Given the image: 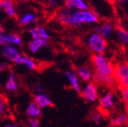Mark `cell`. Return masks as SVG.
I'll list each match as a JSON object with an SVG mask.
<instances>
[{
    "label": "cell",
    "instance_id": "cell-1",
    "mask_svg": "<svg viewBox=\"0 0 128 127\" xmlns=\"http://www.w3.org/2000/svg\"><path fill=\"white\" fill-rule=\"evenodd\" d=\"M57 19L63 25L75 28L82 24H92L99 22L98 14L90 9L86 11H73L63 8L58 12Z\"/></svg>",
    "mask_w": 128,
    "mask_h": 127
},
{
    "label": "cell",
    "instance_id": "cell-2",
    "mask_svg": "<svg viewBox=\"0 0 128 127\" xmlns=\"http://www.w3.org/2000/svg\"><path fill=\"white\" fill-rule=\"evenodd\" d=\"M92 63L94 68V74L114 78V66L103 54H92Z\"/></svg>",
    "mask_w": 128,
    "mask_h": 127
},
{
    "label": "cell",
    "instance_id": "cell-3",
    "mask_svg": "<svg viewBox=\"0 0 128 127\" xmlns=\"http://www.w3.org/2000/svg\"><path fill=\"white\" fill-rule=\"evenodd\" d=\"M87 46L94 54H103L106 51V39L102 38L96 33H92L87 38Z\"/></svg>",
    "mask_w": 128,
    "mask_h": 127
},
{
    "label": "cell",
    "instance_id": "cell-4",
    "mask_svg": "<svg viewBox=\"0 0 128 127\" xmlns=\"http://www.w3.org/2000/svg\"><path fill=\"white\" fill-rule=\"evenodd\" d=\"M114 78L120 87L128 89V62H118L114 66Z\"/></svg>",
    "mask_w": 128,
    "mask_h": 127
},
{
    "label": "cell",
    "instance_id": "cell-5",
    "mask_svg": "<svg viewBox=\"0 0 128 127\" xmlns=\"http://www.w3.org/2000/svg\"><path fill=\"white\" fill-rule=\"evenodd\" d=\"M81 96L89 102H95L98 100L99 92L97 84L94 82H89L84 86L83 89H81Z\"/></svg>",
    "mask_w": 128,
    "mask_h": 127
},
{
    "label": "cell",
    "instance_id": "cell-6",
    "mask_svg": "<svg viewBox=\"0 0 128 127\" xmlns=\"http://www.w3.org/2000/svg\"><path fill=\"white\" fill-rule=\"evenodd\" d=\"M0 54L7 62H14L16 59L20 55V52L17 46L4 44L0 47Z\"/></svg>",
    "mask_w": 128,
    "mask_h": 127
},
{
    "label": "cell",
    "instance_id": "cell-7",
    "mask_svg": "<svg viewBox=\"0 0 128 127\" xmlns=\"http://www.w3.org/2000/svg\"><path fill=\"white\" fill-rule=\"evenodd\" d=\"M22 44V39L20 35L14 32L3 33L0 35V47L4 44H11V46H19Z\"/></svg>",
    "mask_w": 128,
    "mask_h": 127
},
{
    "label": "cell",
    "instance_id": "cell-8",
    "mask_svg": "<svg viewBox=\"0 0 128 127\" xmlns=\"http://www.w3.org/2000/svg\"><path fill=\"white\" fill-rule=\"evenodd\" d=\"M99 106L104 111H110L115 108V100L114 96L110 91L106 92L105 94H102L98 98Z\"/></svg>",
    "mask_w": 128,
    "mask_h": 127
},
{
    "label": "cell",
    "instance_id": "cell-9",
    "mask_svg": "<svg viewBox=\"0 0 128 127\" xmlns=\"http://www.w3.org/2000/svg\"><path fill=\"white\" fill-rule=\"evenodd\" d=\"M113 30H114V26L110 22H103L102 24L96 25L94 28V33L102 36L104 39H106L111 36Z\"/></svg>",
    "mask_w": 128,
    "mask_h": 127
},
{
    "label": "cell",
    "instance_id": "cell-10",
    "mask_svg": "<svg viewBox=\"0 0 128 127\" xmlns=\"http://www.w3.org/2000/svg\"><path fill=\"white\" fill-rule=\"evenodd\" d=\"M65 8L73 11L89 10V4L84 0H66L64 1Z\"/></svg>",
    "mask_w": 128,
    "mask_h": 127
},
{
    "label": "cell",
    "instance_id": "cell-11",
    "mask_svg": "<svg viewBox=\"0 0 128 127\" xmlns=\"http://www.w3.org/2000/svg\"><path fill=\"white\" fill-rule=\"evenodd\" d=\"M30 35L32 39H44L48 40L50 38V35L44 27L38 25V26L32 27L30 30Z\"/></svg>",
    "mask_w": 128,
    "mask_h": 127
},
{
    "label": "cell",
    "instance_id": "cell-12",
    "mask_svg": "<svg viewBox=\"0 0 128 127\" xmlns=\"http://www.w3.org/2000/svg\"><path fill=\"white\" fill-rule=\"evenodd\" d=\"M33 102H34L40 109L52 107V105H54L52 100L44 94H35L34 99H33Z\"/></svg>",
    "mask_w": 128,
    "mask_h": 127
},
{
    "label": "cell",
    "instance_id": "cell-13",
    "mask_svg": "<svg viewBox=\"0 0 128 127\" xmlns=\"http://www.w3.org/2000/svg\"><path fill=\"white\" fill-rule=\"evenodd\" d=\"M75 73L76 74L78 78L82 79L83 81L86 82V83L92 82L94 73H92L91 68H89L88 66H80V67H78Z\"/></svg>",
    "mask_w": 128,
    "mask_h": 127
},
{
    "label": "cell",
    "instance_id": "cell-14",
    "mask_svg": "<svg viewBox=\"0 0 128 127\" xmlns=\"http://www.w3.org/2000/svg\"><path fill=\"white\" fill-rule=\"evenodd\" d=\"M18 22L20 26L26 27L30 25H33L38 22V19L35 14L31 12H28L23 14L20 18L18 19Z\"/></svg>",
    "mask_w": 128,
    "mask_h": 127
},
{
    "label": "cell",
    "instance_id": "cell-15",
    "mask_svg": "<svg viewBox=\"0 0 128 127\" xmlns=\"http://www.w3.org/2000/svg\"><path fill=\"white\" fill-rule=\"evenodd\" d=\"M48 46V41L44 39H31L28 43V49L31 54H36Z\"/></svg>",
    "mask_w": 128,
    "mask_h": 127
},
{
    "label": "cell",
    "instance_id": "cell-16",
    "mask_svg": "<svg viewBox=\"0 0 128 127\" xmlns=\"http://www.w3.org/2000/svg\"><path fill=\"white\" fill-rule=\"evenodd\" d=\"M0 10L9 17H15L16 9L12 1L10 0H0Z\"/></svg>",
    "mask_w": 128,
    "mask_h": 127
},
{
    "label": "cell",
    "instance_id": "cell-17",
    "mask_svg": "<svg viewBox=\"0 0 128 127\" xmlns=\"http://www.w3.org/2000/svg\"><path fill=\"white\" fill-rule=\"evenodd\" d=\"M65 76H66L68 81L70 82L72 89L76 92H80L82 88H81V84L79 83V79H78L76 74L74 71H71V70H67L65 72Z\"/></svg>",
    "mask_w": 128,
    "mask_h": 127
},
{
    "label": "cell",
    "instance_id": "cell-18",
    "mask_svg": "<svg viewBox=\"0 0 128 127\" xmlns=\"http://www.w3.org/2000/svg\"><path fill=\"white\" fill-rule=\"evenodd\" d=\"M14 63L18 64V65H22L25 66L27 68H28L30 70H35L36 68V63L32 58H30L26 55H22L20 54L16 60L14 62Z\"/></svg>",
    "mask_w": 128,
    "mask_h": 127
},
{
    "label": "cell",
    "instance_id": "cell-19",
    "mask_svg": "<svg viewBox=\"0 0 128 127\" xmlns=\"http://www.w3.org/2000/svg\"><path fill=\"white\" fill-rule=\"evenodd\" d=\"M128 124V115L127 113L118 114L113 117L110 121V125L112 127H121Z\"/></svg>",
    "mask_w": 128,
    "mask_h": 127
},
{
    "label": "cell",
    "instance_id": "cell-20",
    "mask_svg": "<svg viewBox=\"0 0 128 127\" xmlns=\"http://www.w3.org/2000/svg\"><path fill=\"white\" fill-rule=\"evenodd\" d=\"M18 87H19V84H18V82H17V79H16L15 73L14 72H11L6 82V90L9 92H15L17 91Z\"/></svg>",
    "mask_w": 128,
    "mask_h": 127
},
{
    "label": "cell",
    "instance_id": "cell-21",
    "mask_svg": "<svg viewBox=\"0 0 128 127\" xmlns=\"http://www.w3.org/2000/svg\"><path fill=\"white\" fill-rule=\"evenodd\" d=\"M41 114H42L41 109L34 102H30L26 108V115L30 118H38Z\"/></svg>",
    "mask_w": 128,
    "mask_h": 127
},
{
    "label": "cell",
    "instance_id": "cell-22",
    "mask_svg": "<svg viewBox=\"0 0 128 127\" xmlns=\"http://www.w3.org/2000/svg\"><path fill=\"white\" fill-rule=\"evenodd\" d=\"M116 34H118V38L122 43L124 44H128V32L124 28H118L116 30Z\"/></svg>",
    "mask_w": 128,
    "mask_h": 127
},
{
    "label": "cell",
    "instance_id": "cell-23",
    "mask_svg": "<svg viewBox=\"0 0 128 127\" xmlns=\"http://www.w3.org/2000/svg\"><path fill=\"white\" fill-rule=\"evenodd\" d=\"M8 112V105L6 99L0 95V116H4Z\"/></svg>",
    "mask_w": 128,
    "mask_h": 127
},
{
    "label": "cell",
    "instance_id": "cell-24",
    "mask_svg": "<svg viewBox=\"0 0 128 127\" xmlns=\"http://www.w3.org/2000/svg\"><path fill=\"white\" fill-rule=\"evenodd\" d=\"M120 94H121L122 99L124 100V103L126 105V110H127V115H128V89L120 87Z\"/></svg>",
    "mask_w": 128,
    "mask_h": 127
},
{
    "label": "cell",
    "instance_id": "cell-25",
    "mask_svg": "<svg viewBox=\"0 0 128 127\" xmlns=\"http://www.w3.org/2000/svg\"><path fill=\"white\" fill-rule=\"evenodd\" d=\"M102 114H100V112H98V111L92 112V115H91V120H92L94 124H99L100 123V121H102Z\"/></svg>",
    "mask_w": 128,
    "mask_h": 127
},
{
    "label": "cell",
    "instance_id": "cell-26",
    "mask_svg": "<svg viewBox=\"0 0 128 127\" xmlns=\"http://www.w3.org/2000/svg\"><path fill=\"white\" fill-rule=\"evenodd\" d=\"M47 4H48V6H49L51 9L54 10V9L59 8V6H60V2L58 1V0H50V1L47 2Z\"/></svg>",
    "mask_w": 128,
    "mask_h": 127
},
{
    "label": "cell",
    "instance_id": "cell-27",
    "mask_svg": "<svg viewBox=\"0 0 128 127\" xmlns=\"http://www.w3.org/2000/svg\"><path fill=\"white\" fill-rule=\"evenodd\" d=\"M28 127H39V120L38 118H30Z\"/></svg>",
    "mask_w": 128,
    "mask_h": 127
},
{
    "label": "cell",
    "instance_id": "cell-28",
    "mask_svg": "<svg viewBox=\"0 0 128 127\" xmlns=\"http://www.w3.org/2000/svg\"><path fill=\"white\" fill-rule=\"evenodd\" d=\"M35 91L36 92V94H44V87H43V86L41 84L38 83L35 84Z\"/></svg>",
    "mask_w": 128,
    "mask_h": 127
},
{
    "label": "cell",
    "instance_id": "cell-29",
    "mask_svg": "<svg viewBox=\"0 0 128 127\" xmlns=\"http://www.w3.org/2000/svg\"><path fill=\"white\" fill-rule=\"evenodd\" d=\"M8 68H9V64L7 62H0V70H8Z\"/></svg>",
    "mask_w": 128,
    "mask_h": 127
},
{
    "label": "cell",
    "instance_id": "cell-30",
    "mask_svg": "<svg viewBox=\"0 0 128 127\" xmlns=\"http://www.w3.org/2000/svg\"><path fill=\"white\" fill-rule=\"evenodd\" d=\"M3 33H4V26L2 24L0 23V35H2Z\"/></svg>",
    "mask_w": 128,
    "mask_h": 127
},
{
    "label": "cell",
    "instance_id": "cell-31",
    "mask_svg": "<svg viewBox=\"0 0 128 127\" xmlns=\"http://www.w3.org/2000/svg\"><path fill=\"white\" fill-rule=\"evenodd\" d=\"M4 127H17V125L14 124H8L4 125Z\"/></svg>",
    "mask_w": 128,
    "mask_h": 127
}]
</instances>
